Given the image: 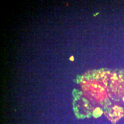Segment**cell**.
Listing matches in <instances>:
<instances>
[]
</instances>
